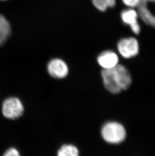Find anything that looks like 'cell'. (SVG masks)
Masks as SVG:
<instances>
[{
  "label": "cell",
  "instance_id": "cell-15",
  "mask_svg": "<svg viewBox=\"0 0 155 156\" xmlns=\"http://www.w3.org/2000/svg\"><path fill=\"white\" fill-rule=\"evenodd\" d=\"M1 1H5V0H1Z\"/></svg>",
  "mask_w": 155,
  "mask_h": 156
},
{
  "label": "cell",
  "instance_id": "cell-7",
  "mask_svg": "<svg viewBox=\"0 0 155 156\" xmlns=\"http://www.w3.org/2000/svg\"><path fill=\"white\" fill-rule=\"evenodd\" d=\"M97 62L103 69H111L119 63L117 55L111 51H106L101 53L97 57Z\"/></svg>",
  "mask_w": 155,
  "mask_h": 156
},
{
  "label": "cell",
  "instance_id": "cell-13",
  "mask_svg": "<svg viewBox=\"0 0 155 156\" xmlns=\"http://www.w3.org/2000/svg\"><path fill=\"white\" fill-rule=\"evenodd\" d=\"M20 155L17 149L15 147H10L5 151L3 156H19Z\"/></svg>",
  "mask_w": 155,
  "mask_h": 156
},
{
  "label": "cell",
  "instance_id": "cell-9",
  "mask_svg": "<svg viewBox=\"0 0 155 156\" xmlns=\"http://www.w3.org/2000/svg\"><path fill=\"white\" fill-rule=\"evenodd\" d=\"M11 34V27L4 16L0 14V47L7 42Z\"/></svg>",
  "mask_w": 155,
  "mask_h": 156
},
{
  "label": "cell",
  "instance_id": "cell-3",
  "mask_svg": "<svg viewBox=\"0 0 155 156\" xmlns=\"http://www.w3.org/2000/svg\"><path fill=\"white\" fill-rule=\"evenodd\" d=\"M47 70L51 77L57 79H63L69 74L68 66L65 61L59 58L51 59L47 65Z\"/></svg>",
  "mask_w": 155,
  "mask_h": 156
},
{
  "label": "cell",
  "instance_id": "cell-5",
  "mask_svg": "<svg viewBox=\"0 0 155 156\" xmlns=\"http://www.w3.org/2000/svg\"><path fill=\"white\" fill-rule=\"evenodd\" d=\"M113 69L116 83L122 90H126L131 86L132 77L130 74L123 65L117 64Z\"/></svg>",
  "mask_w": 155,
  "mask_h": 156
},
{
  "label": "cell",
  "instance_id": "cell-2",
  "mask_svg": "<svg viewBox=\"0 0 155 156\" xmlns=\"http://www.w3.org/2000/svg\"><path fill=\"white\" fill-rule=\"evenodd\" d=\"M24 108L21 101L15 97L8 98L2 103V112L8 119L16 120L22 116Z\"/></svg>",
  "mask_w": 155,
  "mask_h": 156
},
{
  "label": "cell",
  "instance_id": "cell-14",
  "mask_svg": "<svg viewBox=\"0 0 155 156\" xmlns=\"http://www.w3.org/2000/svg\"><path fill=\"white\" fill-rule=\"evenodd\" d=\"M122 1L126 6L130 7H135L139 5L141 0H122Z\"/></svg>",
  "mask_w": 155,
  "mask_h": 156
},
{
  "label": "cell",
  "instance_id": "cell-6",
  "mask_svg": "<svg viewBox=\"0 0 155 156\" xmlns=\"http://www.w3.org/2000/svg\"><path fill=\"white\" fill-rule=\"evenodd\" d=\"M101 76L104 87L110 93L117 94L121 92L122 90L116 83L112 68L103 69L101 71Z\"/></svg>",
  "mask_w": 155,
  "mask_h": 156
},
{
  "label": "cell",
  "instance_id": "cell-16",
  "mask_svg": "<svg viewBox=\"0 0 155 156\" xmlns=\"http://www.w3.org/2000/svg\"><path fill=\"white\" fill-rule=\"evenodd\" d=\"M154 1H155V0H154Z\"/></svg>",
  "mask_w": 155,
  "mask_h": 156
},
{
  "label": "cell",
  "instance_id": "cell-11",
  "mask_svg": "<svg viewBox=\"0 0 155 156\" xmlns=\"http://www.w3.org/2000/svg\"><path fill=\"white\" fill-rule=\"evenodd\" d=\"M95 7L101 11H105L109 7H114L115 0H92Z\"/></svg>",
  "mask_w": 155,
  "mask_h": 156
},
{
  "label": "cell",
  "instance_id": "cell-8",
  "mask_svg": "<svg viewBox=\"0 0 155 156\" xmlns=\"http://www.w3.org/2000/svg\"><path fill=\"white\" fill-rule=\"evenodd\" d=\"M122 18L125 23L129 25L130 28L135 34H138L140 32V28L138 23V13L133 10H127L122 12Z\"/></svg>",
  "mask_w": 155,
  "mask_h": 156
},
{
  "label": "cell",
  "instance_id": "cell-4",
  "mask_svg": "<svg viewBox=\"0 0 155 156\" xmlns=\"http://www.w3.org/2000/svg\"><path fill=\"white\" fill-rule=\"evenodd\" d=\"M117 48L120 54L125 58H130L136 56L139 53V44L133 37L123 38L117 44Z\"/></svg>",
  "mask_w": 155,
  "mask_h": 156
},
{
  "label": "cell",
  "instance_id": "cell-1",
  "mask_svg": "<svg viewBox=\"0 0 155 156\" xmlns=\"http://www.w3.org/2000/svg\"><path fill=\"white\" fill-rule=\"evenodd\" d=\"M101 135L103 140L107 143L118 144L126 139V131L121 124L116 122H109L103 126Z\"/></svg>",
  "mask_w": 155,
  "mask_h": 156
},
{
  "label": "cell",
  "instance_id": "cell-12",
  "mask_svg": "<svg viewBox=\"0 0 155 156\" xmlns=\"http://www.w3.org/2000/svg\"><path fill=\"white\" fill-rule=\"evenodd\" d=\"M140 13L145 21L152 25H155V17L152 15L149 11H148L146 7L140 8Z\"/></svg>",
  "mask_w": 155,
  "mask_h": 156
},
{
  "label": "cell",
  "instance_id": "cell-10",
  "mask_svg": "<svg viewBox=\"0 0 155 156\" xmlns=\"http://www.w3.org/2000/svg\"><path fill=\"white\" fill-rule=\"evenodd\" d=\"M57 155L59 156H78L79 155V150L73 144H64L58 150Z\"/></svg>",
  "mask_w": 155,
  "mask_h": 156
}]
</instances>
